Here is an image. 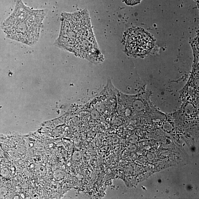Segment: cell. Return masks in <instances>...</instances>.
Segmentation results:
<instances>
[{"mask_svg":"<svg viewBox=\"0 0 199 199\" xmlns=\"http://www.w3.org/2000/svg\"><path fill=\"white\" fill-rule=\"evenodd\" d=\"M46 14V10L31 9L19 1L14 11L3 23L2 29L10 39L33 45L39 38Z\"/></svg>","mask_w":199,"mask_h":199,"instance_id":"6da1fadb","label":"cell"},{"mask_svg":"<svg viewBox=\"0 0 199 199\" xmlns=\"http://www.w3.org/2000/svg\"><path fill=\"white\" fill-rule=\"evenodd\" d=\"M153 45V41L151 36L142 29L132 30L127 34L126 47L131 53L144 54L151 50Z\"/></svg>","mask_w":199,"mask_h":199,"instance_id":"7a4b0ae2","label":"cell"},{"mask_svg":"<svg viewBox=\"0 0 199 199\" xmlns=\"http://www.w3.org/2000/svg\"><path fill=\"white\" fill-rule=\"evenodd\" d=\"M141 0H124L127 5H134L140 2Z\"/></svg>","mask_w":199,"mask_h":199,"instance_id":"3957f363","label":"cell"}]
</instances>
